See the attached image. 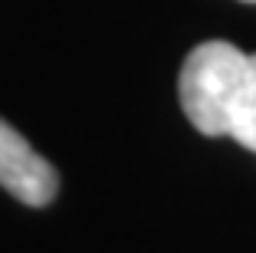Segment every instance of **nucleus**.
Masks as SVG:
<instances>
[{
	"label": "nucleus",
	"mask_w": 256,
	"mask_h": 253,
	"mask_svg": "<svg viewBox=\"0 0 256 253\" xmlns=\"http://www.w3.org/2000/svg\"><path fill=\"white\" fill-rule=\"evenodd\" d=\"M224 135L256 155V53L253 56L243 53L217 105L210 138H224Z\"/></svg>",
	"instance_id": "2"
},
{
	"label": "nucleus",
	"mask_w": 256,
	"mask_h": 253,
	"mask_svg": "<svg viewBox=\"0 0 256 253\" xmlns=\"http://www.w3.org/2000/svg\"><path fill=\"white\" fill-rule=\"evenodd\" d=\"M0 187L26 207L53 204L60 191V174L10 122L0 119Z\"/></svg>",
	"instance_id": "1"
},
{
	"label": "nucleus",
	"mask_w": 256,
	"mask_h": 253,
	"mask_svg": "<svg viewBox=\"0 0 256 253\" xmlns=\"http://www.w3.org/2000/svg\"><path fill=\"white\" fill-rule=\"evenodd\" d=\"M246 4H256V0H246Z\"/></svg>",
	"instance_id": "3"
}]
</instances>
